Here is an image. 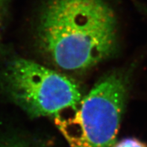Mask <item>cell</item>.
<instances>
[{
    "label": "cell",
    "mask_w": 147,
    "mask_h": 147,
    "mask_svg": "<svg viewBox=\"0 0 147 147\" xmlns=\"http://www.w3.org/2000/svg\"><path fill=\"white\" fill-rule=\"evenodd\" d=\"M5 95L29 117H54L75 109L83 99L76 82L61 73L26 58L10 59L0 72Z\"/></svg>",
    "instance_id": "obj_3"
},
{
    "label": "cell",
    "mask_w": 147,
    "mask_h": 147,
    "mask_svg": "<svg viewBox=\"0 0 147 147\" xmlns=\"http://www.w3.org/2000/svg\"><path fill=\"white\" fill-rule=\"evenodd\" d=\"M9 0H0V37L4 26Z\"/></svg>",
    "instance_id": "obj_5"
},
{
    "label": "cell",
    "mask_w": 147,
    "mask_h": 147,
    "mask_svg": "<svg viewBox=\"0 0 147 147\" xmlns=\"http://www.w3.org/2000/svg\"><path fill=\"white\" fill-rule=\"evenodd\" d=\"M129 89V76L116 71L101 78L75 109L54 117L69 147H114Z\"/></svg>",
    "instance_id": "obj_2"
},
{
    "label": "cell",
    "mask_w": 147,
    "mask_h": 147,
    "mask_svg": "<svg viewBox=\"0 0 147 147\" xmlns=\"http://www.w3.org/2000/svg\"><path fill=\"white\" fill-rule=\"evenodd\" d=\"M114 147H147V144L138 138H127L116 142Z\"/></svg>",
    "instance_id": "obj_4"
},
{
    "label": "cell",
    "mask_w": 147,
    "mask_h": 147,
    "mask_svg": "<svg viewBox=\"0 0 147 147\" xmlns=\"http://www.w3.org/2000/svg\"><path fill=\"white\" fill-rule=\"evenodd\" d=\"M36 29L42 55L63 71L88 70L117 47V18L105 0H47Z\"/></svg>",
    "instance_id": "obj_1"
},
{
    "label": "cell",
    "mask_w": 147,
    "mask_h": 147,
    "mask_svg": "<svg viewBox=\"0 0 147 147\" xmlns=\"http://www.w3.org/2000/svg\"><path fill=\"white\" fill-rule=\"evenodd\" d=\"M137 5L140 7V9L141 10V11H143L144 13H145V15L146 16V17H147V7L146 6H145L144 5H142L141 3H137Z\"/></svg>",
    "instance_id": "obj_7"
},
{
    "label": "cell",
    "mask_w": 147,
    "mask_h": 147,
    "mask_svg": "<svg viewBox=\"0 0 147 147\" xmlns=\"http://www.w3.org/2000/svg\"><path fill=\"white\" fill-rule=\"evenodd\" d=\"M0 147H32L28 143L21 140H14L0 144Z\"/></svg>",
    "instance_id": "obj_6"
}]
</instances>
